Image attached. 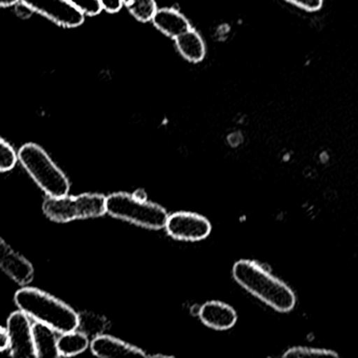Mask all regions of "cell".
<instances>
[{"label": "cell", "mask_w": 358, "mask_h": 358, "mask_svg": "<svg viewBox=\"0 0 358 358\" xmlns=\"http://www.w3.org/2000/svg\"><path fill=\"white\" fill-rule=\"evenodd\" d=\"M19 2L60 27H78L85 21V15L69 0H20Z\"/></svg>", "instance_id": "7"}, {"label": "cell", "mask_w": 358, "mask_h": 358, "mask_svg": "<svg viewBox=\"0 0 358 358\" xmlns=\"http://www.w3.org/2000/svg\"><path fill=\"white\" fill-rule=\"evenodd\" d=\"M8 348V338L6 330L0 326V352H3L4 350Z\"/></svg>", "instance_id": "23"}, {"label": "cell", "mask_w": 358, "mask_h": 358, "mask_svg": "<svg viewBox=\"0 0 358 358\" xmlns=\"http://www.w3.org/2000/svg\"><path fill=\"white\" fill-rule=\"evenodd\" d=\"M20 0H0V8H8V6H15Z\"/></svg>", "instance_id": "24"}, {"label": "cell", "mask_w": 358, "mask_h": 358, "mask_svg": "<svg viewBox=\"0 0 358 358\" xmlns=\"http://www.w3.org/2000/svg\"><path fill=\"white\" fill-rule=\"evenodd\" d=\"M78 329L86 336H100L105 329V319L92 313H81Z\"/></svg>", "instance_id": "17"}, {"label": "cell", "mask_w": 358, "mask_h": 358, "mask_svg": "<svg viewBox=\"0 0 358 358\" xmlns=\"http://www.w3.org/2000/svg\"><path fill=\"white\" fill-rule=\"evenodd\" d=\"M18 160L48 197L69 195L71 188L69 179L41 146L35 143H27L19 149Z\"/></svg>", "instance_id": "3"}, {"label": "cell", "mask_w": 358, "mask_h": 358, "mask_svg": "<svg viewBox=\"0 0 358 358\" xmlns=\"http://www.w3.org/2000/svg\"><path fill=\"white\" fill-rule=\"evenodd\" d=\"M288 4L306 11V12H317L324 6V0H285Z\"/></svg>", "instance_id": "21"}, {"label": "cell", "mask_w": 358, "mask_h": 358, "mask_svg": "<svg viewBox=\"0 0 358 358\" xmlns=\"http://www.w3.org/2000/svg\"><path fill=\"white\" fill-rule=\"evenodd\" d=\"M69 1L87 16H96L103 11L99 0H69Z\"/></svg>", "instance_id": "20"}, {"label": "cell", "mask_w": 358, "mask_h": 358, "mask_svg": "<svg viewBox=\"0 0 358 358\" xmlns=\"http://www.w3.org/2000/svg\"><path fill=\"white\" fill-rule=\"evenodd\" d=\"M90 346V338L83 332L73 331L63 333L58 338L57 348L60 357H71L81 354Z\"/></svg>", "instance_id": "15"}, {"label": "cell", "mask_w": 358, "mask_h": 358, "mask_svg": "<svg viewBox=\"0 0 358 358\" xmlns=\"http://www.w3.org/2000/svg\"><path fill=\"white\" fill-rule=\"evenodd\" d=\"M0 270L23 287L34 280L33 265L2 239H0Z\"/></svg>", "instance_id": "9"}, {"label": "cell", "mask_w": 358, "mask_h": 358, "mask_svg": "<svg viewBox=\"0 0 358 358\" xmlns=\"http://www.w3.org/2000/svg\"><path fill=\"white\" fill-rule=\"evenodd\" d=\"M152 22L162 33L174 39L191 29L189 20L176 8H157Z\"/></svg>", "instance_id": "12"}, {"label": "cell", "mask_w": 358, "mask_h": 358, "mask_svg": "<svg viewBox=\"0 0 358 358\" xmlns=\"http://www.w3.org/2000/svg\"><path fill=\"white\" fill-rule=\"evenodd\" d=\"M19 310L57 333L78 330L79 315L62 301L37 288L23 287L14 296Z\"/></svg>", "instance_id": "2"}, {"label": "cell", "mask_w": 358, "mask_h": 358, "mask_svg": "<svg viewBox=\"0 0 358 358\" xmlns=\"http://www.w3.org/2000/svg\"><path fill=\"white\" fill-rule=\"evenodd\" d=\"M103 10L108 13H117L124 6L123 0H99Z\"/></svg>", "instance_id": "22"}, {"label": "cell", "mask_w": 358, "mask_h": 358, "mask_svg": "<svg viewBox=\"0 0 358 358\" xmlns=\"http://www.w3.org/2000/svg\"><path fill=\"white\" fill-rule=\"evenodd\" d=\"M198 317L203 325L217 331L231 329L238 321L235 309L219 301L204 303L200 307Z\"/></svg>", "instance_id": "10"}, {"label": "cell", "mask_w": 358, "mask_h": 358, "mask_svg": "<svg viewBox=\"0 0 358 358\" xmlns=\"http://www.w3.org/2000/svg\"><path fill=\"white\" fill-rule=\"evenodd\" d=\"M338 357L336 351L329 349L315 348V347L298 346L292 347L284 352L283 357L303 358V357Z\"/></svg>", "instance_id": "18"}, {"label": "cell", "mask_w": 358, "mask_h": 358, "mask_svg": "<svg viewBox=\"0 0 358 358\" xmlns=\"http://www.w3.org/2000/svg\"><path fill=\"white\" fill-rule=\"evenodd\" d=\"M123 4L134 18L142 22L152 20L157 10L155 0H123Z\"/></svg>", "instance_id": "16"}, {"label": "cell", "mask_w": 358, "mask_h": 358, "mask_svg": "<svg viewBox=\"0 0 358 358\" xmlns=\"http://www.w3.org/2000/svg\"><path fill=\"white\" fill-rule=\"evenodd\" d=\"M90 350L94 357L100 358L146 357L142 349L106 334L94 336L90 343Z\"/></svg>", "instance_id": "11"}, {"label": "cell", "mask_w": 358, "mask_h": 358, "mask_svg": "<svg viewBox=\"0 0 358 358\" xmlns=\"http://www.w3.org/2000/svg\"><path fill=\"white\" fill-rule=\"evenodd\" d=\"M8 350L10 357L21 358L37 357L34 345L33 325L29 317L22 311L13 312L6 322Z\"/></svg>", "instance_id": "8"}, {"label": "cell", "mask_w": 358, "mask_h": 358, "mask_svg": "<svg viewBox=\"0 0 358 358\" xmlns=\"http://www.w3.org/2000/svg\"><path fill=\"white\" fill-rule=\"evenodd\" d=\"M168 235L179 241L198 242L206 239L212 224L206 216L189 212H178L168 216L165 225Z\"/></svg>", "instance_id": "6"}, {"label": "cell", "mask_w": 358, "mask_h": 358, "mask_svg": "<svg viewBox=\"0 0 358 358\" xmlns=\"http://www.w3.org/2000/svg\"><path fill=\"white\" fill-rule=\"evenodd\" d=\"M106 214L143 228H165L167 210L159 204L127 193H115L106 197Z\"/></svg>", "instance_id": "4"}, {"label": "cell", "mask_w": 358, "mask_h": 358, "mask_svg": "<svg viewBox=\"0 0 358 358\" xmlns=\"http://www.w3.org/2000/svg\"><path fill=\"white\" fill-rule=\"evenodd\" d=\"M176 43L181 56L189 62H200L206 56V44L201 36L192 27L176 37Z\"/></svg>", "instance_id": "13"}, {"label": "cell", "mask_w": 358, "mask_h": 358, "mask_svg": "<svg viewBox=\"0 0 358 358\" xmlns=\"http://www.w3.org/2000/svg\"><path fill=\"white\" fill-rule=\"evenodd\" d=\"M42 210L50 220L57 223L100 218L106 214V197L92 193L62 197L48 195L42 204Z\"/></svg>", "instance_id": "5"}, {"label": "cell", "mask_w": 358, "mask_h": 358, "mask_svg": "<svg viewBox=\"0 0 358 358\" xmlns=\"http://www.w3.org/2000/svg\"><path fill=\"white\" fill-rule=\"evenodd\" d=\"M57 332L48 326L41 323L33 325L34 345H35L37 357H60L57 348L58 338Z\"/></svg>", "instance_id": "14"}, {"label": "cell", "mask_w": 358, "mask_h": 358, "mask_svg": "<svg viewBox=\"0 0 358 358\" xmlns=\"http://www.w3.org/2000/svg\"><path fill=\"white\" fill-rule=\"evenodd\" d=\"M18 155L13 149L12 145L8 144L3 139L0 138V172H8L16 165Z\"/></svg>", "instance_id": "19"}, {"label": "cell", "mask_w": 358, "mask_h": 358, "mask_svg": "<svg viewBox=\"0 0 358 358\" xmlns=\"http://www.w3.org/2000/svg\"><path fill=\"white\" fill-rule=\"evenodd\" d=\"M233 277L243 289L278 312L288 313L296 307L294 290L256 261L236 262Z\"/></svg>", "instance_id": "1"}]
</instances>
